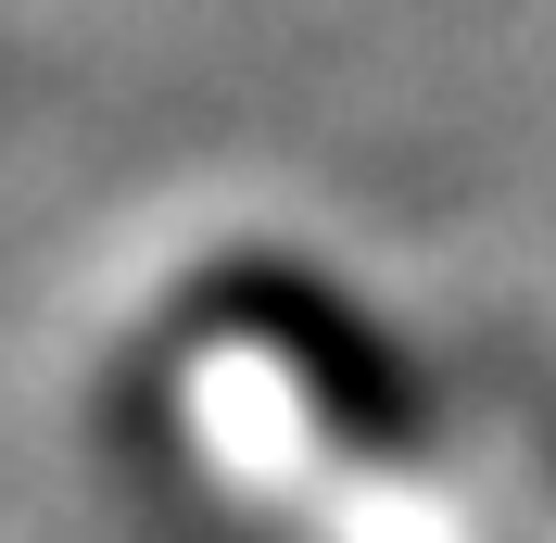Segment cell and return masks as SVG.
<instances>
[{"mask_svg":"<svg viewBox=\"0 0 556 543\" xmlns=\"http://www.w3.org/2000/svg\"><path fill=\"white\" fill-rule=\"evenodd\" d=\"M139 417L228 518H380L417 493V379L354 291L215 253L139 316Z\"/></svg>","mask_w":556,"mask_h":543,"instance_id":"6da1fadb","label":"cell"}]
</instances>
